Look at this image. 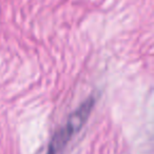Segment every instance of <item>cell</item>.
Instances as JSON below:
<instances>
[{
    "label": "cell",
    "mask_w": 154,
    "mask_h": 154,
    "mask_svg": "<svg viewBox=\"0 0 154 154\" xmlns=\"http://www.w3.org/2000/svg\"><path fill=\"white\" fill-rule=\"evenodd\" d=\"M64 146H66V143H64L57 135H55V136L53 137V139H52L51 143H50V147H49V150H48L47 154H57Z\"/></svg>",
    "instance_id": "obj_1"
}]
</instances>
